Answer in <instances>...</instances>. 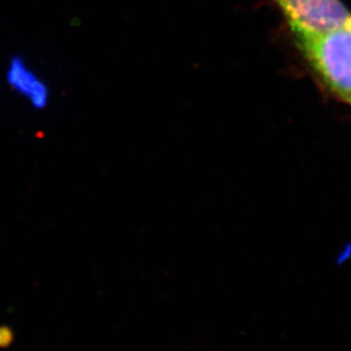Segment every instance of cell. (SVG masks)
Returning <instances> with one entry per match:
<instances>
[{"label": "cell", "instance_id": "obj_1", "mask_svg": "<svg viewBox=\"0 0 351 351\" xmlns=\"http://www.w3.org/2000/svg\"><path fill=\"white\" fill-rule=\"evenodd\" d=\"M298 39L325 82L339 96L351 100V24Z\"/></svg>", "mask_w": 351, "mask_h": 351}, {"label": "cell", "instance_id": "obj_2", "mask_svg": "<svg viewBox=\"0 0 351 351\" xmlns=\"http://www.w3.org/2000/svg\"><path fill=\"white\" fill-rule=\"evenodd\" d=\"M297 37L321 34L351 24V13L340 0H273Z\"/></svg>", "mask_w": 351, "mask_h": 351}, {"label": "cell", "instance_id": "obj_3", "mask_svg": "<svg viewBox=\"0 0 351 351\" xmlns=\"http://www.w3.org/2000/svg\"><path fill=\"white\" fill-rule=\"evenodd\" d=\"M5 82L17 96L27 101L34 110L48 108L51 101V90L46 79L22 55H13L7 62Z\"/></svg>", "mask_w": 351, "mask_h": 351}, {"label": "cell", "instance_id": "obj_4", "mask_svg": "<svg viewBox=\"0 0 351 351\" xmlns=\"http://www.w3.org/2000/svg\"><path fill=\"white\" fill-rule=\"evenodd\" d=\"M12 338V332L7 328H0V343H7Z\"/></svg>", "mask_w": 351, "mask_h": 351}]
</instances>
